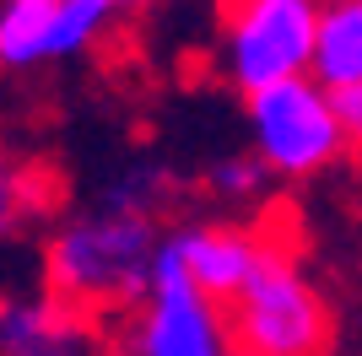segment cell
Masks as SVG:
<instances>
[{
	"mask_svg": "<svg viewBox=\"0 0 362 356\" xmlns=\"http://www.w3.org/2000/svg\"><path fill=\"white\" fill-rule=\"evenodd\" d=\"M163 237L168 222L98 206V200L87 210L54 216L38 243V292L92 313L98 324L124 319L151 292Z\"/></svg>",
	"mask_w": 362,
	"mask_h": 356,
	"instance_id": "1",
	"label": "cell"
},
{
	"mask_svg": "<svg viewBox=\"0 0 362 356\" xmlns=\"http://www.w3.org/2000/svg\"><path fill=\"white\" fill-rule=\"evenodd\" d=\"M271 184L276 178L265 173V162H259L255 151H243V157H216V162L200 173V189L227 210H255Z\"/></svg>",
	"mask_w": 362,
	"mask_h": 356,
	"instance_id": "12",
	"label": "cell"
},
{
	"mask_svg": "<svg viewBox=\"0 0 362 356\" xmlns=\"http://www.w3.org/2000/svg\"><path fill=\"white\" fill-rule=\"evenodd\" d=\"M108 324L49 292H0V356H98Z\"/></svg>",
	"mask_w": 362,
	"mask_h": 356,
	"instance_id": "7",
	"label": "cell"
},
{
	"mask_svg": "<svg viewBox=\"0 0 362 356\" xmlns=\"http://www.w3.org/2000/svg\"><path fill=\"white\" fill-rule=\"evenodd\" d=\"M325 92L357 87L362 81V0H325L314 32V65H308Z\"/></svg>",
	"mask_w": 362,
	"mask_h": 356,
	"instance_id": "8",
	"label": "cell"
},
{
	"mask_svg": "<svg viewBox=\"0 0 362 356\" xmlns=\"http://www.w3.org/2000/svg\"><path fill=\"white\" fill-rule=\"evenodd\" d=\"M276 249L281 237L259 216H195V222H173L163 237V254L222 308L249 286V275Z\"/></svg>",
	"mask_w": 362,
	"mask_h": 356,
	"instance_id": "6",
	"label": "cell"
},
{
	"mask_svg": "<svg viewBox=\"0 0 362 356\" xmlns=\"http://www.w3.org/2000/svg\"><path fill=\"white\" fill-rule=\"evenodd\" d=\"M119 345L130 356H233L222 302H211L168 254L157 259L151 292L119 319Z\"/></svg>",
	"mask_w": 362,
	"mask_h": 356,
	"instance_id": "5",
	"label": "cell"
},
{
	"mask_svg": "<svg viewBox=\"0 0 362 356\" xmlns=\"http://www.w3.org/2000/svg\"><path fill=\"white\" fill-rule=\"evenodd\" d=\"M60 200H65V189L49 167L16 162L11 151H0V243H11L28 227L49 222L60 210Z\"/></svg>",
	"mask_w": 362,
	"mask_h": 356,
	"instance_id": "9",
	"label": "cell"
},
{
	"mask_svg": "<svg viewBox=\"0 0 362 356\" xmlns=\"http://www.w3.org/2000/svg\"><path fill=\"white\" fill-rule=\"evenodd\" d=\"M330 108H335V124H341L346 151H362V81H357V87H335Z\"/></svg>",
	"mask_w": 362,
	"mask_h": 356,
	"instance_id": "14",
	"label": "cell"
},
{
	"mask_svg": "<svg viewBox=\"0 0 362 356\" xmlns=\"http://www.w3.org/2000/svg\"><path fill=\"white\" fill-rule=\"evenodd\" d=\"M319 6L325 0H222L216 59H222L227 87L255 97L292 76H308Z\"/></svg>",
	"mask_w": 362,
	"mask_h": 356,
	"instance_id": "3",
	"label": "cell"
},
{
	"mask_svg": "<svg viewBox=\"0 0 362 356\" xmlns=\"http://www.w3.org/2000/svg\"><path fill=\"white\" fill-rule=\"evenodd\" d=\"M54 11H60V0H0V71L44 65Z\"/></svg>",
	"mask_w": 362,
	"mask_h": 356,
	"instance_id": "11",
	"label": "cell"
},
{
	"mask_svg": "<svg viewBox=\"0 0 362 356\" xmlns=\"http://www.w3.org/2000/svg\"><path fill=\"white\" fill-rule=\"evenodd\" d=\"M222 313H227L233 356H330L335 351L330 297L287 243L249 275V286Z\"/></svg>",
	"mask_w": 362,
	"mask_h": 356,
	"instance_id": "2",
	"label": "cell"
},
{
	"mask_svg": "<svg viewBox=\"0 0 362 356\" xmlns=\"http://www.w3.org/2000/svg\"><path fill=\"white\" fill-rule=\"evenodd\" d=\"M98 356H130V351H124L119 340H108V345H103V351H98Z\"/></svg>",
	"mask_w": 362,
	"mask_h": 356,
	"instance_id": "16",
	"label": "cell"
},
{
	"mask_svg": "<svg viewBox=\"0 0 362 356\" xmlns=\"http://www.w3.org/2000/svg\"><path fill=\"white\" fill-rule=\"evenodd\" d=\"M108 22H114V6H108V0H60L54 28H49L44 59H76V54H87V49L108 32Z\"/></svg>",
	"mask_w": 362,
	"mask_h": 356,
	"instance_id": "13",
	"label": "cell"
},
{
	"mask_svg": "<svg viewBox=\"0 0 362 356\" xmlns=\"http://www.w3.org/2000/svg\"><path fill=\"white\" fill-rule=\"evenodd\" d=\"M114 11H146V6H157V0H108Z\"/></svg>",
	"mask_w": 362,
	"mask_h": 356,
	"instance_id": "15",
	"label": "cell"
},
{
	"mask_svg": "<svg viewBox=\"0 0 362 356\" xmlns=\"http://www.w3.org/2000/svg\"><path fill=\"white\" fill-rule=\"evenodd\" d=\"M249 141H255V157L265 162V173L287 178V184L319 178L325 167L346 157L330 92L314 76H292L281 87L255 92L249 97Z\"/></svg>",
	"mask_w": 362,
	"mask_h": 356,
	"instance_id": "4",
	"label": "cell"
},
{
	"mask_svg": "<svg viewBox=\"0 0 362 356\" xmlns=\"http://www.w3.org/2000/svg\"><path fill=\"white\" fill-rule=\"evenodd\" d=\"M184 200V178L163 162H130L103 184L98 206L114 210H136V216H151V222H168V210Z\"/></svg>",
	"mask_w": 362,
	"mask_h": 356,
	"instance_id": "10",
	"label": "cell"
}]
</instances>
